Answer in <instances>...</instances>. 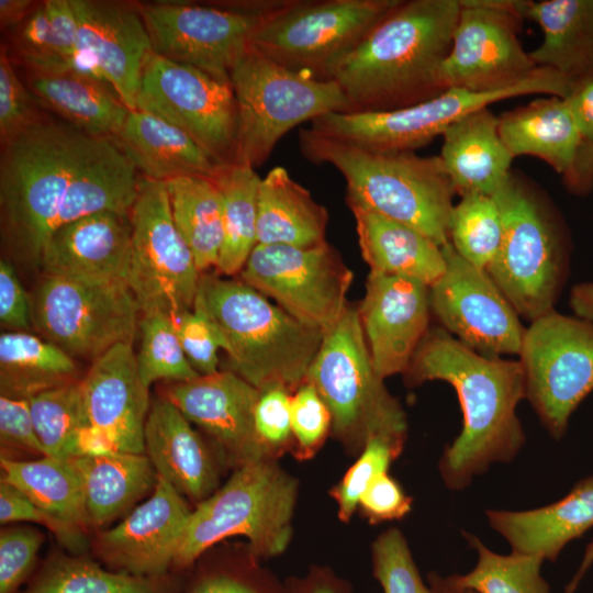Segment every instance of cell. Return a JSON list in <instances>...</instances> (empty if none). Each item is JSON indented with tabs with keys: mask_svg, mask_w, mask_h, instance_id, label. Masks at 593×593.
Here are the masks:
<instances>
[{
	"mask_svg": "<svg viewBox=\"0 0 593 593\" xmlns=\"http://www.w3.org/2000/svg\"><path fill=\"white\" fill-rule=\"evenodd\" d=\"M409 385L443 380L454 387L462 411L458 437L439 461L445 484L467 488L493 462H510L526 437L516 406L526 399L521 361L486 357L443 327L429 328L404 373Z\"/></svg>",
	"mask_w": 593,
	"mask_h": 593,
	"instance_id": "cell-1",
	"label": "cell"
},
{
	"mask_svg": "<svg viewBox=\"0 0 593 593\" xmlns=\"http://www.w3.org/2000/svg\"><path fill=\"white\" fill-rule=\"evenodd\" d=\"M459 10V0H399L328 71L350 112L403 109L446 91L440 68Z\"/></svg>",
	"mask_w": 593,
	"mask_h": 593,
	"instance_id": "cell-2",
	"label": "cell"
},
{
	"mask_svg": "<svg viewBox=\"0 0 593 593\" xmlns=\"http://www.w3.org/2000/svg\"><path fill=\"white\" fill-rule=\"evenodd\" d=\"M104 139L45 115L1 145V233L12 254L38 266L71 181Z\"/></svg>",
	"mask_w": 593,
	"mask_h": 593,
	"instance_id": "cell-3",
	"label": "cell"
},
{
	"mask_svg": "<svg viewBox=\"0 0 593 593\" xmlns=\"http://www.w3.org/2000/svg\"><path fill=\"white\" fill-rule=\"evenodd\" d=\"M299 146L307 160L342 174L348 205L411 226L440 247L449 243L456 191L439 156L371 150L310 127L300 130Z\"/></svg>",
	"mask_w": 593,
	"mask_h": 593,
	"instance_id": "cell-4",
	"label": "cell"
},
{
	"mask_svg": "<svg viewBox=\"0 0 593 593\" xmlns=\"http://www.w3.org/2000/svg\"><path fill=\"white\" fill-rule=\"evenodd\" d=\"M220 331L226 370L258 390L292 393L305 382L323 333L291 316L240 279L202 272L194 306Z\"/></svg>",
	"mask_w": 593,
	"mask_h": 593,
	"instance_id": "cell-5",
	"label": "cell"
},
{
	"mask_svg": "<svg viewBox=\"0 0 593 593\" xmlns=\"http://www.w3.org/2000/svg\"><path fill=\"white\" fill-rule=\"evenodd\" d=\"M493 198L503 231L485 271L517 314L533 322L555 310L569 271L570 234L548 197L513 170Z\"/></svg>",
	"mask_w": 593,
	"mask_h": 593,
	"instance_id": "cell-6",
	"label": "cell"
},
{
	"mask_svg": "<svg viewBox=\"0 0 593 593\" xmlns=\"http://www.w3.org/2000/svg\"><path fill=\"white\" fill-rule=\"evenodd\" d=\"M298 482L276 459L236 467L226 483L191 511L174 567L188 568L211 546L244 536L254 559L286 551L292 538Z\"/></svg>",
	"mask_w": 593,
	"mask_h": 593,
	"instance_id": "cell-7",
	"label": "cell"
},
{
	"mask_svg": "<svg viewBox=\"0 0 593 593\" xmlns=\"http://www.w3.org/2000/svg\"><path fill=\"white\" fill-rule=\"evenodd\" d=\"M305 381L331 412V433L349 450L360 452L373 437L404 446L406 415L373 367L357 309L348 306L323 335Z\"/></svg>",
	"mask_w": 593,
	"mask_h": 593,
	"instance_id": "cell-8",
	"label": "cell"
},
{
	"mask_svg": "<svg viewBox=\"0 0 593 593\" xmlns=\"http://www.w3.org/2000/svg\"><path fill=\"white\" fill-rule=\"evenodd\" d=\"M238 111L235 164L261 166L284 134L334 112H350L339 86L287 68L249 49L231 76Z\"/></svg>",
	"mask_w": 593,
	"mask_h": 593,
	"instance_id": "cell-9",
	"label": "cell"
},
{
	"mask_svg": "<svg viewBox=\"0 0 593 593\" xmlns=\"http://www.w3.org/2000/svg\"><path fill=\"white\" fill-rule=\"evenodd\" d=\"M570 81L538 67L521 83L491 92L448 89L427 101L392 111L334 112L310 122L318 134L379 152H415L470 112L504 99L544 93L567 98Z\"/></svg>",
	"mask_w": 593,
	"mask_h": 593,
	"instance_id": "cell-10",
	"label": "cell"
},
{
	"mask_svg": "<svg viewBox=\"0 0 593 593\" xmlns=\"http://www.w3.org/2000/svg\"><path fill=\"white\" fill-rule=\"evenodd\" d=\"M399 0L282 1L254 34L251 49L292 70L328 80Z\"/></svg>",
	"mask_w": 593,
	"mask_h": 593,
	"instance_id": "cell-11",
	"label": "cell"
},
{
	"mask_svg": "<svg viewBox=\"0 0 593 593\" xmlns=\"http://www.w3.org/2000/svg\"><path fill=\"white\" fill-rule=\"evenodd\" d=\"M40 336L76 359L93 362L119 344H133L141 309L127 284L46 276L31 295Z\"/></svg>",
	"mask_w": 593,
	"mask_h": 593,
	"instance_id": "cell-12",
	"label": "cell"
},
{
	"mask_svg": "<svg viewBox=\"0 0 593 593\" xmlns=\"http://www.w3.org/2000/svg\"><path fill=\"white\" fill-rule=\"evenodd\" d=\"M282 1L249 4H138L153 52L231 82L235 65L249 52L255 32Z\"/></svg>",
	"mask_w": 593,
	"mask_h": 593,
	"instance_id": "cell-13",
	"label": "cell"
},
{
	"mask_svg": "<svg viewBox=\"0 0 593 593\" xmlns=\"http://www.w3.org/2000/svg\"><path fill=\"white\" fill-rule=\"evenodd\" d=\"M128 287L142 314L172 320L193 310L201 272L175 225L164 181L139 175L132 206Z\"/></svg>",
	"mask_w": 593,
	"mask_h": 593,
	"instance_id": "cell-14",
	"label": "cell"
},
{
	"mask_svg": "<svg viewBox=\"0 0 593 593\" xmlns=\"http://www.w3.org/2000/svg\"><path fill=\"white\" fill-rule=\"evenodd\" d=\"M526 399L556 439L593 391V322L552 310L530 322L519 351Z\"/></svg>",
	"mask_w": 593,
	"mask_h": 593,
	"instance_id": "cell-15",
	"label": "cell"
},
{
	"mask_svg": "<svg viewBox=\"0 0 593 593\" xmlns=\"http://www.w3.org/2000/svg\"><path fill=\"white\" fill-rule=\"evenodd\" d=\"M243 282L304 325L332 329L347 307L354 275L327 242L311 247L257 244L239 272Z\"/></svg>",
	"mask_w": 593,
	"mask_h": 593,
	"instance_id": "cell-16",
	"label": "cell"
},
{
	"mask_svg": "<svg viewBox=\"0 0 593 593\" xmlns=\"http://www.w3.org/2000/svg\"><path fill=\"white\" fill-rule=\"evenodd\" d=\"M135 110L183 131L219 165L235 164L238 111L231 82L153 52Z\"/></svg>",
	"mask_w": 593,
	"mask_h": 593,
	"instance_id": "cell-17",
	"label": "cell"
},
{
	"mask_svg": "<svg viewBox=\"0 0 593 593\" xmlns=\"http://www.w3.org/2000/svg\"><path fill=\"white\" fill-rule=\"evenodd\" d=\"M459 1L450 49L440 68L445 90H502L536 71L538 67L518 38L526 1Z\"/></svg>",
	"mask_w": 593,
	"mask_h": 593,
	"instance_id": "cell-18",
	"label": "cell"
},
{
	"mask_svg": "<svg viewBox=\"0 0 593 593\" xmlns=\"http://www.w3.org/2000/svg\"><path fill=\"white\" fill-rule=\"evenodd\" d=\"M446 268L429 287L430 311L460 343L486 357L519 355L526 328L485 270L443 246Z\"/></svg>",
	"mask_w": 593,
	"mask_h": 593,
	"instance_id": "cell-19",
	"label": "cell"
},
{
	"mask_svg": "<svg viewBox=\"0 0 593 593\" xmlns=\"http://www.w3.org/2000/svg\"><path fill=\"white\" fill-rule=\"evenodd\" d=\"M357 311L377 373L382 379L404 374L429 329V287L370 271Z\"/></svg>",
	"mask_w": 593,
	"mask_h": 593,
	"instance_id": "cell-20",
	"label": "cell"
},
{
	"mask_svg": "<svg viewBox=\"0 0 593 593\" xmlns=\"http://www.w3.org/2000/svg\"><path fill=\"white\" fill-rule=\"evenodd\" d=\"M191 511L184 496L157 475L150 497L99 535L98 556L114 571L164 578L174 567Z\"/></svg>",
	"mask_w": 593,
	"mask_h": 593,
	"instance_id": "cell-21",
	"label": "cell"
},
{
	"mask_svg": "<svg viewBox=\"0 0 593 593\" xmlns=\"http://www.w3.org/2000/svg\"><path fill=\"white\" fill-rule=\"evenodd\" d=\"M259 395L260 390L226 369L171 383L164 394L190 423L202 428L236 467L273 459L259 441L255 428Z\"/></svg>",
	"mask_w": 593,
	"mask_h": 593,
	"instance_id": "cell-22",
	"label": "cell"
},
{
	"mask_svg": "<svg viewBox=\"0 0 593 593\" xmlns=\"http://www.w3.org/2000/svg\"><path fill=\"white\" fill-rule=\"evenodd\" d=\"M91 429L115 451L144 454L150 407L133 344H119L91 362L80 380Z\"/></svg>",
	"mask_w": 593,
	"mask_h": 593,
	"instance_id": "cell-23",
	"label": "cell"
},
{
	"mask_svg": "<svg viewBox=\"0 0 593 593\" xmlns=\"http://www.w3.org/2000/svg\"><path fill=\"white\" fill-rule=\"evenodd\" d=\"M131 256L130 215L100 212L56 227L38 266L46 276L128 286Z\"/></svg>",
	"mask_w": 593,
	"mask_h": 593,
	"instance_id": "cell-24",
	"label": "cell"
},
{
	"mask_svg": "<svg viewBox=\"0 0 593 593\" xmlns=\"http://www.w3.org/2000/svg\"><path fill=\"white\" fill-rule=\"evenodd\" d=\"M78 22V47L97 63L113 90L132 111L152 42L138 4L70 0Z\"/></svg>",
	"mask_w": 593,
	"mask_h": 593,
	"instance_id": "cell-25",
	"label": "cell"
},
{
	"mask_svg": "<svg viewBox=\"0 0 593 593\" xmlns=\"http://www.w3.org/2000/svg\"><path fill=\"white\" fill-rule=\"evenodd\" d=\"M144 454L157 475L193 502L200 503L217 490L219 470L210 449L190 421L165 396L150 403Z\"/></svg>",
	"mask_w": 593,
	"mask_h": 593,
	"instance_id": "cell-26",
	"label": "cell"
},
{
	"mask_svg": "<svg viewBox=\"0 0 593 593\" xmlns=\"http://www.w3.org/2000/svg\"><path fill=\"white\" fill-rule=\"evenodd\" d=\"M485 514L512 552L555 562L568 542L593 527V475L550 505L527 511L488 510Z\"/></svg>",
	"mask_w": 593,
	"mask_h": 593,
	"instance_id": "cell-27",
	"label": "cell"
},
{
	"mask_svg": "<svg viewBox=\"0 0 593 593\" xmlns=\"http://www.w3.org/2000/svg\"><path fill=\"white\" fill-rule=\"evenodd\" d=\"M439 158L460 197H493L512 172L514 159L499 132V118L481 108L459 119L443 133Z\"/></svg>",
	"mask_w": 593,
	"mask_h": 593,
	"instance_id": "cell-28",
	"label": "cell"
},
{
	"mask_svg": "<svg viewBox=\"0 0 593 593\" xmlns=\"http://www.w3.org/2000/svg\"><path fill=\"white\" fill-rule=\"evenodd\" d=\"M116 147L141 176L168 181L183 176L215 179L224 167L188 134L144 111L132 110L115 137Z\"/></svg>",
	"mask_w": 593,
	"mask_h": 593,
	"instance_id": "cell-29",
	"label": "cell"
},
{
	"mask_svg": "<svg viewBox=\"0 0 593 593\" xmlns=\"http://www.w3.org/2000/svg\"><path fill=\"white\" fill-rule=\"evenodd\" d=\"M500 136L512 154L547 163L566 184L572 177L582 137L566 98L549 96L499 116Z\"/></svg>",
	"mask_w": 593,
	"mask_h": 593,
	"instance_id": "cell-30",
	"label": "cell"
},
{
	"mask_svg": "<svg viewBox=\"0 0 593 593\" xmlns=\"http://www.w3.org/2000/svg\"><path fill=\"white\" fill-rule=\"evenodd\" d=\"M358 244L370 271L403 276L433 286L444 273L443 247L419 231L358 205H348Z\"/></svg>",
	"mask_w": 593,
	"mask_h": 593,
	"instance_id": "cell-31",
	"label": "cell"
},
{
	"mask_svg": "<svg viewBox=\"0 0 593 593\" xmlns=\"http://www.w3.org/2000/svg\"><path fill=\"white\" fill-rule=\"evenodd\" d=\"M524 18L542 31L541 43L529 52L537 67L570 82L593 71V0L526 1Z\"/></svg>",
	"mask_w": 593,
	"mask_h": 593,
	"instance_id": "cell-32",
	"label": "cell"
},
{
	"mask_svg": "<svg viewBox=\"0 0 593 593\" xmlns=\"http://www.w3.org/2000/svg\"><path fill=\"white\" fill-rule=\"evenodd\" d=\"M83 491L88 526L100 527L155 488L157 473L145 454L104 451L70 458Z\"/></svg>",
	"mask_w": 593,
	"mask_h": 593,
	"instance_id": "cell-33",
	"label": "cell"
},
{
	"mask_svg": "<svg viewBox=\"0 0 593 593\" xmlns=\"http://www.w3.org/2000/svg\"><path fill=\"white\" fill-rule=\"evenodd\" d=\"M327 210L277 166L260 179L257 193V244L311 247L325 240Z\"/></svg>",
	"mask_w": 593,
	"mask_h": 593,
	"instance_id": "cell-34",
	"label": "cell"
},
{
	"mask_svg": "<svg viewBox=\"0 0 593 593\" xmlns=\"http://www.w3.org/2000/svg\"><path fill=\"white\" fill-rule=\"evenodd\" d=\"M25 86L42 108L91 136L112 139L130 112L112 89L70 72L26 71Z\"/></svg>",
	"mask_w": 593,
	"mask_h": 593,
	"instance_id": "cell-35",
	"label": "cell"
},
{
	"mask_svg": "<svg viewBox=\"0 0 593 593\" xmlns=\"http://www.w3.org/2000/svg\"><path fill=\"white\" fill-rule=\"evenodd\" d=\"M76 360L30 332L0 335V392L12 399L32 396L79 381Z\"/></svg>",
	"mask_w": 593,
	"mask_h": 593,
	"instance_id": "cell-36",
	"label": "cell"
},
{
	"mask_svg": "<svg viewBox=\"0 0 593 593\" xmlns=\"http://www.w3.org/2000/svg\"><path fill=\"white\" fill-rule=\"evenodd\" d=\"M176 227L199 271L216 268L224 239L222 194L215 180L183 176L165 182Z\"/></svg>",
	"mask_w": 593,
	"mask_h": 593,
	"instance_id": "cell-37",
	"label": "cell"
},
{
	"mask_svg": "<svg viewBox=\"0 0 593 593\" xmlns=\"http://www.w3.org/2000/svg\"><path fill=\"white\" fill-rule=\"evenodd\" d=\"M2 480L18 488L40 508L60 522L88 526L82 484L70 458L0 459Z\"/></svg>",
	"mask_w": 593,
	"mask_h": 593,
	"instance_id": "cell-38",
	"label": "cell"
},
{
	"mask_svg": "<svg viewBox=\"0 0 593 593\" xmlns=\"http://www.w3.org/2000/svg\"><path fill=\"white\" fill-rule=\"evenodd\" d=\"M254 168L234 164L214 179L222 194L224 239L216 270L239 275L257 245V193L260 182Z\"/></svg>",
	"mask_w": 593,
	"mask_h": 593,
	"instance_id": "cell-39",
	"label": "cell"
},
{
	"mask_svg": "<svg viewBox=\"0 0 593 593\" xmlns=\"http://www.w3.org/2000/svg\"><path fill=\"white\" fill-rule=\"evenodd\" d=\"M80 380L29 399L34 428L46 456L66 459L82 454L90 424Z\"/></svg>",
	"mask_w": 593,
	"mask_h": 593,
	"instance_id": "cell-40",
	"label": "cell"
},
{
	"mask_svg": "<svg viewBox=\"0 0 593 593\" xmlns=\"http://www.w3.org/2000/svg\"><path fill=\"white\" fill-rule=\"evenodd\" d=\"M25 593H171V585L165 577H136L63 556L51 560Z\"/></svg>",
	"mask_w": 593,
	"mask_h": 593,
	"instance_id": "cell-41",
	"label": "cell"
},
{
	"mask_svg": "<svg viewBox=\"0 0 593 593\" xmlns=\"http://www.w3.org/2000/svg\"><path fill=\"white\" fill-rule=\"evenodd\" d=\"M463 536L477 550L478 562L466 574L450 575L461 589L474 593H550V586L540 573L545 561L540 557L515 552L499 555L477 536L468 533Z\"/></svg>",
	"mask_w": 593,
	"mask_h": 593,
	"instance_id": "cell-42",
	"label": "cell"
},
{
	"mask_svg": "<svg viewBox=\"0 0 593 593\" xmlns=\"http://www.w3.org/2000/svg\"><path fill=\"white\" fill-rule=\"evenodd\" d=\"M502 219L493 197L467 193L454 205L449 243L465 260L486 270L502 240Z\"/></svg>",
	"mask_w": 593,
	"mask_h": 593,
	"instance_id": "cell-43",
	"label": "cell"
},
{
	"mask_svg": "<svg viewBox=\"0 0 593 593\" xmlns=\"http://www.w3.org/2000/svg\"><path fill=\"white\" fill-rule=\"evenodd\" d=\"M139 335L136 360L147 388L160 380L177 383L200 376L188 361L170 316L163 313L142 314Z\"/></svg>",
	"mask_w": 593,
	"mask_h": 593,
	"instance_id": "cell-44",
	"label": "cell"
},
{
	"mask_svg": "<svg viewBox=\"0 0 593 593\" xmlns=\"http://www.w3.org/2000/svg\"><path fill=\"white\" fill-rule=\"evenodd\" d=\"M403 447L381 437L367 441L357 460L331 490L340 521H350L363 492L379 474L388 472L391 462L400 456Z\"/></svg>",
	"mask_w": 593,
	"mask_h": 593,
	"instance_id": "cell-45",
	"label": "cell"
},
{
	"mask_svg": "<svg viewBox=\"0 0 593 593\" xmlns=\"http://www.w3.org/2000/svg\"><path fill=\"white\" fill-rule=\"evenodd\" d=\"M371 556L372 572L383 593H432L398 528H389L377 537Z\"/></svg>",
	"mask_w": 593,
	"mask_h": 593,
	"instance_id": "cell-46",
	"label": "cell"
},
{
	"mask_svg": "<svg viewBox=\"0 0 593 593\" xmlns=\"http://www.w3.org/2000/svg\"><path fill=\"white\" fill-rule=\"evenodd\" d=\"M42 108L18 76L7 47L0 53V142L1 145L40 121Z\"/></svg>",
	"mask_w": 593,
	"mask_h": 593,
	"instance_id": "cell-47",
	"label": "cell"
},
{
	"mask_svg": "<svg viewBox=\"0 0 593 593\" xmlns=\"http://www.w3.org/2000/svg\"><path fill=\"white\" fill-rule=\"evenodd\" d=\"M291 428L295 456L301 459L312 457L332 430L331 412L310 382L292 393Z\"/></svg>",
	"mask_w": 593,
	"mask_h": 593,
	"instance_id": "cell-48",
	"label": "cell"
},
{
	"mask_svg": "<svg viewBox=\"0 0 593 593\" xmlns=\"http://www.w3.org/2000/svg\"><path fill=\"white\" fill-rule=\"evenodd\" d=\"M582 137L578 164L564 184L575 195L584 197L593 190V71L571 82L566 98Z\"/></svg>",
	"mask_w": 593,
	"mask_h": 593,
	"instance_id": "cell-49",
	"label": "cell"
},
{
	"mask_svg": "<svg viewBox=\"0 0 593 593\" xmlns=\"http://www.w3.org/2000/svg\"><path fill=\"white\" fill-rule=\"evenodd\" d=\"M176 332L183 353L191 367L200 374H210L217 371L220 349L224 350L223 337L200 309L184 312L174 318Z\"/></svg>",
	"mask_w": 593,
	"mask_h": 593,
	"instance_id": "cell-50",
	"label": "cell"
},
{
	"mask_svg": "<svg viewBox=\"0 0 593 593\" xmlns=\"http://www.w3.org/2000/svg\"><path fill=\"white\" fill-rule=\"evenodd\" d=\"M292 392L282 387L260 391L255 407V428L259 441L273 459L293 441L291 428Z\"/></svg>",
	"mask_w": 593,
	"mask_h": 593,
	"instance_id": "cell-51",
	"label": "cell"
},
{
	"mask_svg": "<svg viewBox=\"0 0 593 593\" xmlns=\"http://www.w3.org/2000/svg\"><path fill=\"white\" fill-rule=\"evenodd\" d=\"M0 522H32L48 528L70 551L80 553L86 548L82 528L67 525L34 504L23 492L1 479Z\"/></svg>",
	"mask_w": 593,
	"mask_h": 593,
	"instance_id": "cell-52",
	"label": "cell"
},
{
	"mask_svg": "<svg viewBox=\"0 0 593 593\" xmlns=\"http://www.w3.org/2000/svg\"><path fill=\"white\" fill-rule=\"evenodd\" d=\"M43 536L29 527L5 528L0 533V593H15L29 577Z\"/></svg>",
	"mask_w": 593,
	"mask_h": 593,
	"instance_id": "cell-53",
	"label": "cell"
},
{
	"mask_svg": "<svg viewBox=\"0 0 593 593\" xmlns=\"http://www.w3.org/2000/svg\"><path fill=\"white\" fill-rule=\"evenodd\" d=\"M186 593H288L270 573L254 562L242 568L210 569L200 573Z\"/></svg>",
	"mask_w": 593,
	"mask_h": 593,
	"instance_id": "cell-54",
	"label": "cell"
},
{
	"mask_svg": "<svg viewBox=\"0 0 593 593\" xmlns=\"http://www.w3.org/2000/svg\"><path fill=\"white\" fill-rule=\"evenodd\" d=\"M413 500L388 472L379 474L359 500L358 507L371 523L396 521L410 513Z\"/></svg>",
	"mask_w": 593,
	"mask_h": 593,
	"instance_id": "cell-55",
	"label": "cell"
},
{
	"mask_svg": "<svg viewBox=\"0 0 593 593\" xmlns=\"http://www.w3.org/2000/svg\"><path fill=\"white\" fill-rule=\"evenodd\" d=\"M0 440L2 447L46 456L34 428L29 400L0 395Z\"/></svg>",
	"mask_w": 593,
	"mask_h": 593,
	"instance_id": "cell-56",
	"label": "cell"
},
{
	"mask_svg": "<svg viewBox=\"0 0 593 593\" xmlns=\"http://www.w3.org/2000/svg\"><path fill=\"white\" fill-rule=\"evenodd\" d=\"M0 323L8 332H29L33 326L31 295L5 259L0 261Z\"/></svg>",
	"mask_w": 593,
	"mask_h": 593,
	"instance_id": "cell-57",
	"label": "cell"
},
{
	"mask_svg": "<svg viewBox=\"0 0 593 593\" xmlns=\"http://www.w3.org/2000/svg\"><path fill=\"white\" fill-rule=\"evenodd\" d=\"M12 46L22 65L56 56L52 30L44 2L37 3L31 14L12 31Z\"/></svg>",
	"mask_w": 593,
	"mask_h": 593,
	"instance_id": "cell-58",
	"label": "cell"
},
{
	"mask_svg": "<svg viewBox=\"0 0 593 593\" xmlns=\"http://www.w3.org/2000/svg\"><path fill=\"white\" fill-rule=\"evenodd\" d=\"M48 15L53 48L56 56L66 58L78 47L79 30L70 0L44 1Z\"/></svg>",
	"mask_w": 593,
	"mask_h": 593,
	"instance_id": "cell-59",
	"label": "cell"
},
{
	"mask_svg": "<svg viewBox=\"0 0 593 593\" xmlns=\"http://www.w3.org/2000/svg\"><path fill=\"white\" fill-rule=\"evenodd\" d=\"M288 593H350L347 582L328 569L314 568L304 577L289 580Z\"/></svg>",
	"mask_w": 593,
	"mask_h": 593,
	"instance_id": "cell-60",
	"label": "cell"
},
{
	"mask_svg": "<svg viewBox=\"0 0 593 593\" xmlns=\"http://www.w3.org/2000/svg\"><path fill=\"white\" fill-rule=\"evenodd\" d=\"M37 3L31 0H0V25L2 30L19 26Z\"/></svg>",
	"mask_w": 593,
	"mask_h": 593,
	"instance_id": "cell-61",
	"label": "cell"
},
{
	"mask_svg": "<svg viewBox=\"0 0 593 593\" xmlns=\"http://www.w3.org/2000/svg\"><path fill=\"white\" fill-rule=\"evenodd\" d=\"M428 585L432 593H474L458 586L451 577H441L436 572L428 573Z\"/></svg>",
	"mask_w": 593,
	"mask_h": 593,
	"instance_id": "cell-62",
	"label": "cell"
},
{
	"mask_svg": "<svg viewBox=\"0 0 593 593\" xmlns=\"http://www.w3.org/2000/svg\"><path fill=\"white\" fill-rule=\"evenodd\" d=\"M586 572V570L582 567L579 568V570L577 571L575 575L573 577V579L569 582V584L566 586V590H564V593H574L582 577L584 575V573Z\"/></svg>",
	"mask_w": 593,
	"mask_h": 593,
	"instance_id": "cell-63",
	"label": "cell"
}]
</instances>
